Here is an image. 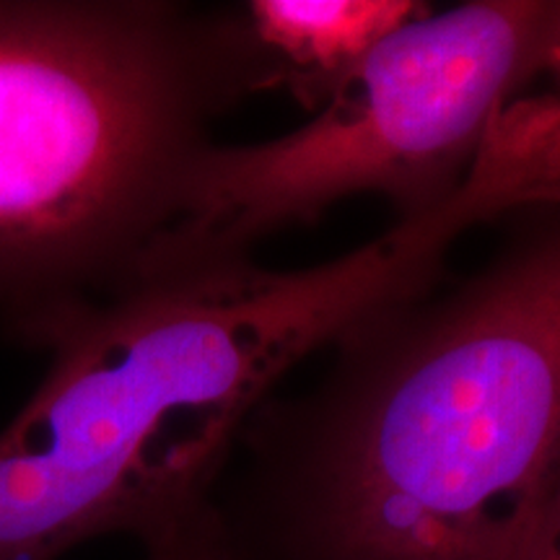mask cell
Returning a JSON list of instances; mask_svg holds the SVG:
<instances>
[{
    "label": "cell",
    "instance_id": "obj_1",
    "mask_svg": "<svg viewBox=\"0 0 560 560\" xmlns=\"http://www.w3.org/2000/svg\"><path fill=\"white\" fill-rule=\"evenodd\" d=\"M371 314L270 397L213 511L223 560H527L560 462V206Z\"/></svg>",
    "mask_w": 560,
    "mask_h": 560
},
{
    "label": "cell",
    "instance_id": "obj_2",
    "mask_svg": "<svg viewBox=\"0 0 560 560\" xmlns=\"http://www.w3.org/2000/svg\"><path fill=\"white\" fill-rule=\"evenodd\" d=\"M499 215L486 182L301 270L249 260L143 278L70 327L0 431V560L143 548L213 506L247 423L301 361L441 283Z\"/></svg>",
    "mask_w": 560,
    "mask_h": 560
},
{
    "label": "cell",
    "instance_id": "obj_3",
    "mask_svg": "<svg viewBox=\"0 0 560 560\" xmlns=\"http://www.w3.org/2000/svg\"><path fill=\"white\" fill-rule=\"evenodd\" d=\"M270 89L242 9L0 0V330L50 350L132 285L210 125Z\"/></svg>",
    "mask_w": 560,
    "mask_h": 560
},
{
    "label": "cell",
    "instance_id": "obj_4",
    "mask_svg": "<svg viewBox=\"0 0 560 560\" xmlns=\"http://www.w3.org/2000/svg\"><path fill=\"white\" fill-rule=\"evenodd\" d=\"M552 0H472L412 19L342 75L301 128L210 143L138 278L255 257L355 195L397 221L444 206L520 91L545 70Z\"/></svg>",
    "mask_w": 560,
    "mask_h": 560
},
{
    "label": "cell",
    "instance_id": "obj_5",
    "mask_svg": "<svg viewBox=\"0 0 560 560\" xmlns=\"http://www.w3.org/2000/svg\"><path fill=\"white\" fill-rule=\"evenodd\" d=\"M240 9L272 89L289 86L310 107L389 34L429 13L416 0H249Z\"/></svg>",
    "mask_w": 560,
    "mask_h": 560
},
{
    "label": "cell",
    "instance_id": "obj_6",
    "mask_svg": "<svg viewBox=\"0 0 560 560\" xmlns=\"http://www.w3.org/2000/svg\"><path fill=\"white\" fill-rule=\"evenodd\" d=\"M145 560H223L213 506L145 545Z\"/></svg>",
    "mask_w": 560,
    "mask_h": 560
},
{
    "label": "cell",
    "instance_id": "obj_7",
    "mask_svg": "<svg viewBox=\"0 0 560 560\" xmlns=\"http://www.w3.org/2000/svg\"><path fill=\"white\" fill-rule=\"evenodd\" d=\"M527 560H560V462L535 537H532Z\"/></svg>",
    "mask_w": 560,
    "mask_h": 560
},
{
    "label": "cell",
    "instance_id": "obj_8",
    "mask_svg": "<svg viewBox=\"0 0 560 560\" xmlns=\"http://www.w3.org/2000/svg\"><path fill=\"white\" fill-rule=\"evenodd\" d=\"M545 70L552 73L560 86V0H552L548 42H545Z\"/></svg>",
    "mask_w": 560,
    "mask_h": 560
}]
</instances>
